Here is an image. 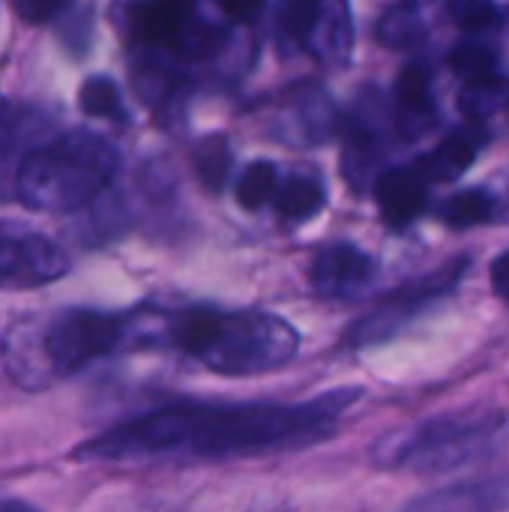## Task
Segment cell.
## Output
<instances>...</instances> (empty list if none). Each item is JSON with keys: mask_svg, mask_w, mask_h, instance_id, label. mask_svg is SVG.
Here are the masks:
<instances>
[{"mask_svg": "<svg viewBox=\"0 0 509 512\" xmlns=\"http://www.w3.org/2000/svg\"><path fill=\"white\" fill-rule=\"evenodd\" d=\"M456 282V273H450L447 279H429L426 285L420 288H408L405 294H399L396 300L384 303L381 309H375L372 315L360 318V324L348 333V342L354 345H369V342H378L384 336H393V330L399 324H405L408 315H414L420 306L432 303L441 291H447L450 285Z\"/></svg>", "mask_w": 509, "mask_h": 512, "instance_id": "obj_8", "label": "cell"}, {"mask_svg": "<svg viewBox=\"0 0 509 512\" xmlns=\"http://www.w3.org/2000/svg\"><path fill=\"white\" fill-rule=\"evenodd\" d=\"M180 3H189V0H180Z\"/></svg>", "mask_w": 509, "mask_h": 512, "instance_id": "obj_24", "label": "cell"}, {"mask_svg": "<svg viewBox=\"0 0 509 512\" xmlns=\"http://www.w3.org/2000/svg\"><path fill=\"white\" fill-rule=\"evenodd\" d=\"M501 414H456L423 423L399 444L393 462L414 465L420 471L456 468L483 453L489 438L501 429Z\"/></svg>", "mask_w": 509, "mask_h": 512, "instance_id": "obj_4", "label": "cell"}, {"mask_svg": "<svg viewBox=\"0 0 509 512\" xmlns=\"http://www.w3.org/2000/svg\"><path fill=\"white\" fill-rule=\"evenodd\" d=\"M273 195H276V165H270V162L246 165L243 177L237 180V201L246 210H258Z\"/></svg>", "mask_w": 509, "mask_h": 512, "instance_id": "obj_17", "label": "cell"}, {"mask_svg": "<svg viewBox=\"0 0 509 512\" xmlns=\"http://www.w3.org/2000/svg\"><path fill=\"white\" fill-rule=\"evenodd\" d=\"M492 288L501 300L509 303V252L495 258V264H492Z\"/></svg>", "mask_w": 509, "mask_h": 512, "instance_id": "obj_22", "label": "cell"}, {"mask_svg": "<svg viewBox=\"0 0 509 512\" xmlns=\"http://www.w3.org/2000/svg\"><path fill=\"white\" fill-rule=\"evenodd\" d=\"M321 204H324V189L312 177H291L285 186L276 189V210L291 222H303L315 216Z\"/></svg>", "mask_w": 509, "mask_h": 512, "instance_id": "obj_14", "label": "cell"}, {"mask_svg": "<svg viewBox=\"0 0 509 512\" xmlns=\"http://www.w3.org/2000/svg\"><path fill=\"white\" fill-rule=\"evenodd\" d=\"M78 105L84 114L90 117H102V120H111V117H120V90L111 78L105 75H96V78H87L84 87L78 90Z\"/></svg>", "mask_w": 509, "mask_h": 512, "instance_id": "obj_18", "label": "cell"}, {"mask_svg": "<svg viewBox=\"0 0 509 512\" xmlns=\"http://www.w3.org/2000/svg\"><path fill=\"white\" fill-rule=\"evenodd\" d=\"M357 393L360 390H336L309 405H171L87 441L78 456L99 462L171 453L213 459L312 444L333 429L336 417Z\"/></svg>", "mask_w": 509, "mask_h": 512, "instance_id": "obj_1", "label": "cell"}, {"mask_svg": "<svg viewBox=\"0 0 509 512\" xmlns=\"http://www.w3.org/2000/svg\"><path fill=\"white\" fill-rule=\"evenodd\" d=\"M321 3H324V0H288L282 27H285V33H288L294 42H309L312 27L318 24Z\"/></svg>", "mask_w": 509, "mask_h": 512, "instance_id": "obj_20", "label": "cell"}, {"mask_svg": "<svg viewBox=\"0 0 509 512\" xmlns=\"http://www.w3.org/2000/svg\"><path fill=\"white\" fill-rule=\"evenodd\" d=\"M474 159H477V144L468 141L465 135H450V138H444V141L435 147L432 156H426V159L420 162V171H423L429 180L447 183V180L462 177V174L474 165Z\"/></svg>", "mask_w": 509, "mask_h": 512, "instance_id": "obj_12", "label": "cell"}, {"mask_svg": "<svg viewBox=\"0 0 509 512\" xmlns=\"http://www.w3.org/2000/svg\"><path fill=\"white\" fill-rule=\"evenodd\" d=\"M462 111L471 120H483L492 117L495 111H501L504 105H509V81L498 72L480 75V78H468L459 96Z\"/></svg>", "mask_w": 509, "mask_h": 512, "instance_id": "obj_13", "label": "cell"}, {"mask_svg": "<svg viewBox=\"0 0 509 512\" xmlns=\"http://www.w3.org/2000/svg\"><path fill=\"white\" fill-rule=\"evenodd\" d=\"M117 171V150L90 132H69L24 159L18 195L33 210H72L90 201Z\"/></svg>", "mask_w": 509, "mask_h": 512, "instance_id": "obj_3", "label": "cell"}, {"mask_svg": "<svg viewBox=\"0 0 509 512\" xmlns=\"http://www.w3.org/2000/svg\"><path fill=\"white\" fill-rule=\"evenodd\" d=\"M372 276V261L354 246H327L312 264V285L324 297H354Z\"/></svg>", "mask_w": 509, "mask_h": 512, "instance_id": "obj_10", "label": "cell"}, {"mask_svg": "<svg viewBox=\"0 0 509 512\" xmlns=\"http://www.w3.org/2000/svg\"><path fill=\"white\" fill-rule=\"evenodd\" d=\"M123 336V321L105 312H63L54 318V324L45 330L42 351L54 372L69 375L93 363L96 357L108 354Z\"/></svg>", "mask_w": 509, "mask_h": 512, "instance_id": "obj_5", "label": "cell"}, {"mask_svg": "<svg viewBox=\"0 0 509 512\" xmlns=\"http://www.w3.org/2000/svg\"><path fill=\"white\" fill-rule=\"evenodd\" d=\"M135 33L150 45H168L177 51H198L201 39L213 30H204L183 12L180 0H147L135 9Z\"/></svg>", "mask_w": 509, "mask_h": 512, "instance_id": "obj_7", "label": "cell"}, {"mask_svg": "<svg viewBox=\"0 0 509 512\" xmlns=\"http://www.w3.org/2000/svg\"><path fill=\"white\" fill-rule=\"evenodd\" d=\"M174 342L222 375H258L297 354V330L276 315H222L207 306L174 318Z\"/></svg>", "mask_w": 509, "mask_h": 512, "instance_id": "obj_2", "label": "cell"}, {"mask_svg": "<svg viewBox=\"0 0 509 512\" xmlns=\"http://www.w3.org/2000/svg\"><path fill=\"white\" fill-rule=\"evenodd\" d=\"M495 213V201L486 189H465L459 195H453L444 207H441V219L450 228H471V225H483L489 222Z\"/></svg>", "mask_w": 509, "mask_h": 512, "instance_id": "obj_16", "label": "cell"}, {"mask_svg": "<svg viewBox=\"0 0 509 512\" xmlns=\"http://www.w3.org/2000/svg\"><path fill=\"white\" fill-rule=\"evenodd\" d=\"M453 69L465 78H480V75H489L498 69V60H495V51L486 48V45H477V42H468V45H459L450 57Z\"/></svg>", "mask_w": 509, "mask_h": 512, "instance_id": "obj_19", "label": "cell"}, {"mask_svg": "<svg viewBox=\"0 0 509 512\" xmlns=\"http://www.w3.org/2000/svg\"><path fill=\"white\" fill-rule=\"evenodd\" d=\"M399 96V126L405 135H423L426 126L435 123V99L429 87V72L423 66H411L402 72L396 84Z\"/></svg>", "mask_w": 509, "mask_h": 512, "instance_id": "obj_11", "label": "cell"}, {"mask_svg": "<svg viewBox=\"0 0 509 512\" xmlns=\"http://www.w3.org/2000/svg\"><path fill=\"white\" fill-rule=\"evenodd\" d=\"M222 9L234 18H255L258 9L264 6V0H219Z\"/></svg>", "mask_w": 509, "mask_h": 512, "instance_id": "obj_23", "label": "cell"}, {"mask_svg": "<svg viewBox=\"0 0 509 512\" xmlns=\"http://www.w3.org/2000/svg\"><path fill=\"white\" fill-rule=\"evenodd\" d=\"M192 162H195V171H198L201 183L210 192H219L225 186V180H228V171H231L228 141L222 135H210V138L198 141V147L192 153Z\"/></svg>", "mask_w": 509, "mask_h": 512, "instance_id": "obj_15", "label": "cell"}, {"mask_svg": "<svg viewBox=\"0 0 509 512\" xmlns=\"http://www.w3.org/2000/svg\"><path fill=\"white\" fill-rule=\"evenodd\" d=\"M450 15L465 30H483L495 21L498 6L495 0H450Z\"/></svg>", "mask_w": 509, "mask_h": 512, "instance_id": "obj_21", "label": "cell"}, {"mask_svg": "<svg viewBox=\"0 0 509 512\" xmlns=\"http://www.w3.org/2000/svg\"><path fill=\"white\" fill-rule=\"evenodd\" d=\"M426 174L420 168H393L384 171L375 183V201L381 207V216L402 228L408 222H414L426 204H429V186H426Z\"/></svg>", "mask_w": 509, "mask_h": 512, "instance_id": "obj_9", "label": "cell"}, {"mask_svg": "<svg viewBox=\"0 0 509 512\" xmlns=\"http://www.w3.org/2000/svg\"><path fill=\"white\" fill-rule=\"evenodd\" d=\"M69 270L63 249L51 240L27 231L0 228V285L3 288H33L60 279Z\"/></svg>", "mask_w": 509, "mask_h": 512, "instance_id": "obj_6", "label": "cell"}]
</instances>
